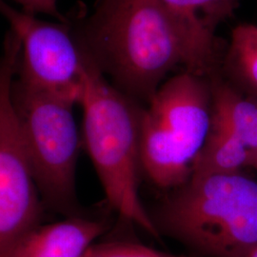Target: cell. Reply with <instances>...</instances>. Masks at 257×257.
<instances>
[{
  "mask_svg": "<svg viewBox=\"0 0 257 257\" xmlns=\"http://www.w3.org/2000/svg\"><path fill=\"white\" fill-rule=\"evenodd\" d=\"M21 54L9 30L0 55V257H10L42 225L45 207L28 161L12 99Z\"/></svg>",
  "mask_w": 257,
  "mask_h": 257,
  "instance_id": "5",
  "label": "cell"
},
{
  "mask_svg": "<svg viewBox=\"0 0 257 257\" xmlns=\"http://www.w3.org/2000/svg\"><path fill=\"white\" fill-rule=\"evenodd\" d=\"M211 123L219 125L248 148L257 150V100L245 95L218 74L210 76Z\"/></svg>",
  "mask_w": 257,
  "mask_h": 257,
  "instance_id": "11",
  "label": "cell"
},
{
  "mask_svg": "<svg viewBox=\"0 0 257 257\" xmlns=\"http://www.w3.org/2000/svg\"><path fill=\"white\" fill-rule=\"evenodd\" d=\"M12 99L28 161L47 211L84 216L75 190L79 136L74 102L16 79Z\"/></svg>",
  "mask_w": 257,
  "mask_h": 257,
  "instance_id": "4",
  "label": "cell"
},
{
  "mask_svg": "<svg viewBox=\"0 0 257 257\" xmlns=\"http://www.w3.org/2000/svg\"><path fill=\"white\" fill-rule=\"evenodd\" d=\"M107 230V222L86 216L66 217L53 224H42L10 257H82L95 239Z\"/></svg>",
  "mask_w": 257,
  "mask_h": 257,
  "instance_id": "9",
  "label": "cell"
},
{
  "mask_svg": "<svg viewBox=\"0 0 257 257\" xmlns=\"http://www.w3.org/2000/svg\"><path fill=\"white\" fill-rule=\"evenodd\" d=\"M74 34L130 97L150 101L166 75L184 64L179 37L159 0H99Z\"/></svg>",
  "mask_w": 257,
  "mask_h": 257,
  "instance_id": "1",
  "label": "cell"
},
{
  "mask_svg": "<svg viewBox=\"0 0 257 257\" xmlns=\"http://www.w3.org/2000/svg\"><path fill=\"white\" fill-rule=\"evenodd\" d=\"M146 110L164 127L192 166L211 130L210 77L187 71L176 75L158 88Z\"/></svg>",
  "mask_w": 257,
  "mask_h": 257,
  "instance_id": "7",
  "label": "cell"
},
{
  "mask_svg": "<svg viewBox=\"0 0 257 257\" xmlns=\"http://www.w3.org/2000/svg\"><path fill=\"white\" fill-rule=\"evenodd\" d=\"M179 37L187 72L204 77L216 73V31L237 9L239 0H159Z\"/></svg>",
  "mask_w": 257,
  "mask_h": 257,
  "instance_id": "8",
  "label": "cell"
},
{
  "mask_svg": "<svg viewBox=\"0 0 257 257\" xmlns=\"http://www.w3.org/2000/svg\"><path fill=\"white\" fill-rule=\"evenodd\" d=\"M0 16L21 43L17 79L78 104L85 53L66 22H48L0 0Z\"/></svg>",
  "mask_w": 257,
  "mask_h": 257,
  "instance_id": "6",
  "label": "cell"
},
{
  "mask_svg": "<svg viewBox=\"0 0 257 257\" xmlns=\"http://www.w3.org/2000/svg\"><path fill=\"white\" fill-rule=\"evenodd\" d=\"M224 67L232 85L257 100V25L241 24L233 29Z\"/></svg>",
  "mask_w": 257,
  "mask_h": 257,
  "instance_id": "13",
  "label": "cell"
},
{
  "mask_svg": "<svg viewBox=\"0 0 257 257\" xmlns=\"http://www.w3.org/2000/svg\"><path fill=\"white\" fill-rule=\"evenodd\" d=\"M140 160L149 177L163 188L186 183L191 164L184 158L164 127L147 110L140 120Z\"/></svg>",
  "mask_w": 257,
  "mask_h": 257,
  "instance_id": "10",
  "label": "cell"
},
{
  "mask_svg": "<svg viewBox=\"0 0 257 257\" xmlns=\"http://www.w3.org/2000/svg\"><path fill=\"white\" fill-rule=\"evenodd\" d=\"M251 154L238 138L219 125L211 123L203 147L192 164L191 176L240 173L249 166Z\"/></svg>",
  "mask_w": 257,
  "mask_h": 257,
  "instance_id": "12",
  "label": "cell"
},
{
  "mask_svg": "<svg viewBox=\"0 0 257 257\" xmlns=\"http://www.w3.org/2000/svg\"><path fill=\"white\" fill-rule=\"evenodd\" d=\"M82 257H85V254H84V255H83V256H82Z\"/></svg>",
  "mask_w": 257,
  "mask_h": 257,
  "instance_id": "19",
  "label": "cell"
},
{
  "mask_svg": "<svg viewBox=\"0 0 257 257\" xmlns=\"http://www.w3.org/2000/svg\"><path fill=\"white\" fill-rule=\"evenodd\" d=\"M85 257H195L175 255L126 241H106L92 244Z\"/></svg>",
  "mask_w": 257,
  "mask_h": 257,
  "instance_id": "14",
  "label": "cell"
},
{
  "mask_svg": "<svg viewBox=\"0 0 257 257\" xmlns=\"http://www.w3.org/2000/svg\"><path fill=\"white\" fill-rule=\"evenodd\" d=\"M249 166H251V167H253V168L257 169V150L256 151H254V152L251 154Z\"/></svg>",
  "mask_w": 257,
  "mask_h": 257,
  "instance_id": "17",
  "label": "cell"
},
{
  "mask_svg": "<svg viewBox=\"0 0 257 257\" xmlns=\"http://www.w3.org/2000/svg\"><path fill=\"white\" fill-rule=\"evenodd\" d=\"M247 257H257V247L256 248H253L249 253L248 254Z\"/></svg>",
  "mask_w": 257,
  "mask_h": 257,
  "instance_id": "18",
  "label": "cell"
},
{
  "mask_svg": "<svg viewBox=\"0 0 257 257\" xmlns=\"http://www.w3.org/2000/svg\"><path fill=\"white\" fill-rule=\"evenodd\" d=\"M18 4H19L22 10L26 11L28 13L37 15V14H43L48 15L45 6L42 4L40 0H14Z\"/></svg>",
  "mask_w": 257,
  "mask_h": 257,
  "instance_id": "15",
  "label": "cell"
},
{
  "mask_svg": "<svg viewBox=\"0 0 257 257\" xmlns=\"http://www.w3.org/2000/svg\"><path fill=\"white\" fill-rule=\"evenodd\" d=\"M42 2V4L45 6L48 13V16L53 17L54 19H56L58 21L61 22H66V19L64 17L60 14V12L58 11L57 8V4H56V0H40Z\"/></svg>",
  "mask_w": 257,
  "mask_h": 257,
  "instance_id": "16",
  "label": "cell"
},
{
  "mask_svg": "<svg viewBox=\"0 0 257 257\" xmlns=\"http://www.w3.org/2000/svg\"><path fill=\"white\" fill-rule=\"evenodd\" d=\"M162 229L207 257L257 247V182L240 173L191 176L163 207Z\"/></svg>",
  "mask_w": 257,
  "mask_h": 257,
  "instance_id": "3",
  "label": "cell"
},
{
  "mask_svg": "<svg viewBox=\"0 0 257 257\" xmlns=\"http://www.w3.org/2000/svg\"><path fill=\"white\" fill-rule=\"evenodd\" d=\"M84 53L78 104L82 108L86 151L110 209L158 238V228L141 202L138 190L142 110L128 95L108 82L92 57L85 50Z\"/></svg>",
  "mask_w": 257,
  "mask_h": 257,
  "instance_id": "2",
  "label": "cell"
}]
</instances>
